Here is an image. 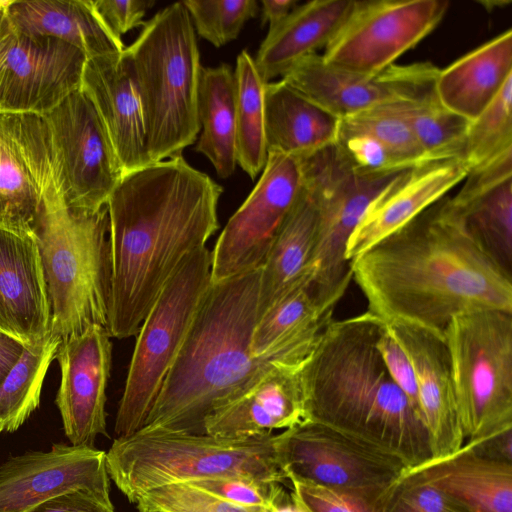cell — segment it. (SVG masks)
Returning a JSON list of instances; mask_svg holds the SVG:
<instances>
[{
  "label": "cell",
  "instance_id": "obj_3",
  "mask_svg": "<svg viewBox=\"0 0 512 512\" xmlns=\"http://www.w3.org/2000/svg\"><path fill=\"white\" fill-rule=\"evenodd\" d=\"M380 324L366 311L327 325L302 369L305 420L413 468L432 459L429 437L420 413L394 382L377 349Z\"/></svg>",
  "mask_w": 512,
  "mask_h": 512
},
{
  "label": "cell",
  "instance_id": "obj_40",
  "mask_svg": "<svg viewBox=\"0 0 512 512\" xmlns=\"http://www.w3.org/2000/svg\"><path fill=\"white\" fill-rule=\"evenodd\" d=\"M340 121L348 128L375 137L405 168L424 162L423 153L411 129L387 104L342 118Z\"/></svg>",
  "mask_w": 512,
  "mask_h": 512
},
{
  "label": "cell",
  "instance_id": "obj_49",
  "mask_svg": "<svg viewBox=\"0 0 512 512\" xmlns=\"http://www.w3.org/2000/svg\"><path fill=\"white\" fill-rule=\"evenodd\" d=\"M262 24L269 30L281 23L296 7L298 0H262Z\"/></svg>",
  "mask_w": 512,
  "mask_h": 512
},
{
  "label": "cell",
  "instance_id": "obj_29",
  "mask_svg": "<svg viewBox=\"0 0 512 512\" xmlns=\"http://www.w3.org/2000/svg\"><path fill=\"white\" fill-rule=\"evenodd\" d=\"M511 78L512 30L508 29L440 69L435 92L446 109L471 122Z\"/></svg>",
  "mask_w": 512,
  "mask_h": 512
},
{
  "label": "cell",
  "instance_id": "obj_38",
  "mask_svg": "<svg viewBox=\"0 0 512 512\" xmlns=\"http://www.w3.org/2000/svg\"><path fill=\"white\" fill-rule=\"evenodd\" d=\"M197 33L215 47L236 39L244 24L259 12L255 0L182 1Z\"/></svg>",
  "mask_w": 512,
  "mask_h": 512
},
{
  "label": "cell",
  "instance_id": "obj_50",
  "mask_svg": "<svg viewBox=\"0 0 512 512\" xmlns=\"http://www.w3.org/2000/svg\"><path fill=\"white\" fill-rule=\"evenodd\" d=\"M14 35V30L4 13V18L0 27V85L4 74L7 54L14 40Z\"/></svg>",
  "mask_w": 512,
  "mask_h": 512
},
{
  "label": "cell",
  "instance_id": "obj_6",
  "mask_svg": "<svg viewBox=\"0 0 512 512\" xmlns=\"http://www.w3.org/2000/svg\"><path fill=\"white\" fill-rule=\"evenodd\" d=\"M273 434L221 437L142 428L115 438L106 453L111 480L131 503L145 492L174 483L247 477L284 483Z\"/></svg>",
  "mask_w": 512,
  "mask_h": 512
},
{
  "label": "cell",
  "instance_id": "obj_1",
  "mask_svg": "<svg viewBox=\"0 0 512 512\" xmlns=\"http://www.w3.org/2000/svg\"><path fill=\"white\" fill-rule=\"evenodd\" d=\"M367 311L444 336L457 316L512 313V278L474 242L444 196L350 261Z\"/></svg>",
  "mask_w": 512,
  "mask_h": 512
},
{
  "label": "cell",
  "instance_id": "obj_20",
  "mask_svg": "<svg viewBox=\"0 0 512 512\" xmlns=\"http://www.w3.org/2000/svg\"><path fill=\"white\" fill-rule=\"evenodd\" d=\"M305 361L276 360L267 364L243 390L207 417L204 432L246 437L285 430L305 420Z\"/></svg>",
  "mask_w": 512,
  "mask_h": 512
},
{
  "label": "cell",
  "instance_id": "obj_33",
  "mask_svg": "<svg viewBox=\"0 0 512 512\" xmlns=\"http://www.w3.org/2000/svg\"><path fill=\"white\" fill-rule=\"evenodd\" d=\"M197 108L202 132L195 150L208 158L220 178L226 179L237 164L235 80L229 65L201 69Z\"/></svg>",
  "mask_w": 512,
  "mask_h": 512
},
{
  "label": "cell",
  "instance_id": "obj_48",
  "mask_svg": "<svg viewBox=\"0 0 512 512\" xmlns=\"http://www.w3.org/2000/svg\"><path fill=\"white\" fill-rule=\"evenodd\" d=\"M25 345L0 330V385L22 355Z\"/></svg>",
  "mask_w": 512,
  "mask_h": 512
},
{
  "label": "cell",
  "instance_id": "obj_31",
  "mask_svg": "<svg viewBox=\"0 0 512 512\" xmlns=\"http://www.w3.org/2000/svg\"><path fill=\"white\" fill-rule=\"evenodd\" d=\"M267 151L305 158L336 142L340 119L283 80L264 86Z\"/></svg>",
  "mask_w": 512,
  "mask_h": 512
},
{
  "label": "cell",
  "instance_id": "obj_18",
  "mask_svg": "<svg viewBox=\"0 0 512 512\" xmlns=\"http://www.w3.org/2000/svg\"><path fill=\"white\" fill-rule=\"evenodd\" d=\"M14 34L0 85V113L43 116L81 88L87 57L53 37Z\"/></svg>",
  "mask_w": 512,
  "mask_h": 512
},
{
  "label": "cell",
  "instance_id": "obj_35",
  "mask_svg": "<svg viewBox=\"0 0 512 512\" xmlns=\"http://www.w3.org/2000/svg\"><path fill=\"white\" fill-rule=\"evenodd\" d=\"M61 337L50 332L25 347L0 385V433L16 431L39 404L46 373L56 358Z\"/></svg>",
  "mask_w": 512,
  "mask_h": 512
},
{
  "label": "cell",
  "instance_id": "obj_46",
  "mask_svg": "<svg viewBox=\"0 0 512 512\" xmlns=\"http://www.w3.org/2000/svg\"><path fill=\"white\" fill-rule=\"evenodd\" d=\"M92 6L105 27L121 38L129 30L144 24L146 11L155 4L153 0H96Z\"/></svg>",
  "mask_w": 512,
  "mask_h": 512
},
{
  "label": "cell",
  "instance_id": "obj_22",
  "mask_svg": "<svg viewBox=\"0 0 512 512\" xmlns=\"http://www.w3.org/2000/svg\"><path fill=\"white\" fill-rule=\"evenodd\" d=\"M81 90L91 101L123 174L149 165L142 106L126 49L87 59Z\"/></svg>",
  "mask_w": 512,
  "mask_h": 512
},
{
  "label": "cell",
  "instance_id": "obj_27",
  "mask_svg": "<svg viewBox=\"0 0 512 512\" xmlns=\"http://www.w3.org/2000/svg\"><path fill=\"white\" fill-rule=\"evenodd\" d=\"M412 469L472 512H512V462L486 455L475 441Z\"/></svg>",
  "mask_w": 512,
  "mask_h": 512
},
{
  "label": "cell",
  "instance_id": "obj_9",
  "mask_svg": "<svg viewBox=\"0 0 512 512\" xmlns=\"http://www.w3.org/2000/svg\"><path fill=\"white\" fill-rule=\"evenodd\" d=\"M465 441L512 428V313L480 310L444 330Z\"/></svg>",
  "mask_w": 512,
  "mask_h": 512
},
{
  "label": "cell",
  "instance_id": "obj_39",
  "mask_svg": "<svg viewBox=\"0 0 512 512\" xmlns=\"http://www.w3.org/2000/svg\"><path fill=\"white\" fill-rule=\"evenodd\" d=\"M375 512H472L454 497L407 468L378 502Z\"/></svg>",
  "mask_w": 512,
  "mask_h": 512
},
{
  "label": "cell",
  "instance_id": "obj_42",
  "mask_svg": "<svg viewBox=\"0 0 512 512\" xmlns=\"http://www.w3.org/2000/svg\"><path fill=\"white\" fill-rule=\"evenodd\" d=\"M228 502L271 509L286 495L281 483L247 477H223L188 483Z\"/></svg>",
  "mask_w": 512,
  "mask_h": 512
},
{
  "label": "cell",
  "instance_id": "obj_10",
  "mask_svg": "<svg viewBox=\"0 0 512 512\" xmlns=\"http://www.w3.org/2000/svg\"><path fill=\"white\" fill-rule=\"evenodd\" d=\"M298 160L302 185L313 197L317 214L313 286L321 300L337 303L352 280L346 259L352 233L371 202L404 170L359 172L335 143Z\"/></svg>",
  "mask_w": 512,
  "mask_h": 512
},
{
  "label": "cell",
  "instance_id": "obj_12",
  "mask_svg": "<svg viewBox=\"0 0 512 512\" xmlns=\"http://www.w3.org/2000/svg\"><path fill=\"white\" fill-rule=\"evenodd\" d=\"M43 117L66 205L106 206L124 174L91 101L80 88Z\"/></svg>",
  "mask_w": 512,
  "mask_h": 512
},
{
  "label": "cell",
  "instance_id": "obj_36",
  "mask_svg": "<svg viewBox=\"0 0 512 512\" xmlns=\"http://www.w3.org/2000/svg\"><path fill=\"white\" fill-rule=\"evenodd\" d=\"M387 106L411 129L424 161L464 160L470 121L446 109L437 95L419 101H399Z\"/></svg>",
  "mask_w": 512,
  "mask_h": 512
},
{
  "label": "cell",
  "instance_id": "obj_2",
  "mask_svg": "<svg viewBox=\"0 0 512 512\" xmlns=\"http://www.w3.org/2000/svg\"><path fill=\"white\" fill-rule=\"evenodd\" d=\"M223 188L182 154L125 174L107 201L111 255L108 331L137 335L184 258L218 230Z\"/></svg>",
  "mask_w": 512,
  "mask_h": 512
},
{
  "label": "cell",
  "instance_id": "obj_37",
  "mask_svg": "<svg viewBox=\"0 0 512 512\" xmlns=\"http://www.w3.org/2000/svg\"><path fill=\"white\" fill-rule=\"evenodd\" d=\"M512 150V78L496 98L469 123L464 161L469 171Z\"/></svg>",
  "mask_w": 512,
  "mask_h": 512
},
{
  "label": "cell",
  "instance_id": "obj_14",
  "mask_svg": "<svg viewBox=\"0 0 512 512\" xmlns=\"http://www.w3.org/2000/svg\"><path fill=\"white\" fill-rule=\"evenodd\" d=\"M302 188L299 160L269 150L263 173L211 252V283L259 269Z\"/></svg>",
  "mask_w": 512,
  "mask_h": 512
},
{
  "label": "cell",
  "instance_id": "obj_45",
  "mask_svg": "<svg viewBox=\"0 0 512 512\" xmlns=\"http://www.w3.org/2000/svg\"><path fill=\"white\" fill-rule=\"evenodd\" d=\"M376 346L392 379L421 415L416 377L412 364L383 321H381L379 327Z\"/></svg>",
  "mask_w": 512,
  "mask_h": 512
},
{
  "label": "cell",
  "instance_id": "obj_28",
  "mask_svg": "<svg viewBox=\"0 0 512 512\" xmlns=\"http://www.w3.org/2000/svg\"><path fill=\"white\" fill-rule=\"evenodd\" d=\"M355 0H314L297 7L261 43L255 68L263 83L283 76L302 59L325 48L342 27Z\"/></svg>",
  "mask_w": 512,
  "mask_h": 512
},
{
  "label": "cell",
  "instance_id": "obj_43",
  "mask_svg": "<svg viewBox=\"0 0 512 512\" xmlns=\"http://www.w3.org/2000/svg\"><path fill=\"white\" fill-rule=\"evenodd\" d=\"M335 145L349 164L359 172L385 173L408 169L375 137L348 128L341 121Z\"/></svg>",
  "mask_w": 512,
  "mask_h": 512
},
{
  "label": "cell",
  "instance_id": "obj_32",
  "mask_svg": "<svg viewBox=\"0 0 512 512\" xmlns=\"http://www.w3.org/2000/svg\"><path fill=\"white\" fill-rule=\"evenodd\" d=\"M316 222L314 199L302 185L261 266L259 316L289 290L312 281Z\"/></svg>",
  "mask_w": 512,
  "mask_h": 512
},
{
  "label": "cell",
  "instance_id": "obj_44",
  "mask_svg": "<svg viewBox=\"0 0 512 512\" xmlns=\"http://www.w3.org/2000/svg\"><path fill=\"white\" fill-rule=\"evenodd\" d=\"M291 498L303 512H375L342 493L311 482L291 479Z\"/></svg>",
  "mask_w": 512,
  "mask_h": 512
},
{
  "label": "cell",
  "instance_id": "obj_26",
  "mask_svg": "<svg viewBox=\"0 0 512 512\" xmlns=\"http://www.w3.org/2000/svg\"><path fill=\"white\" fill-rule=\"evenodd\" d=\"M336 304L321 300L312 281L289 290L258 317L252 336L253 355L274 360H306L333 320Z\"/></svg>",
  "mask_w": 512,
  "mask_h": 512
},
{
  "label": "cell",
  "instance_id": "obj_11",
  "mask_svg": "<svg viewBox=\"0 0 512 512\" xmlns=\"http://www.w3.org/2000/svg\"><path fill=\"white\" fill-rule=\"evenodd\" d=\"M277 463L287 481L321 485L374 510L409 468L398 458L310 420L273 436Z\"/></svg>",
  "mask_w": 512,
  "mask_h": 512
},
{
  "label": "cell",
  "instance_id": "obj_30",
  "mask_svg": "<svg viewBox=\"0 0 512 512\" xmlns=\"http://www.w3.org/2000/svg\"><path fill=\"white\" fill-rule=\"evenodd\" d=\"M5 14L15 33L62 40L87 59L125 49L121 38L102 23L91 0L11 1Z\"/></svg>",
  "mask_w": 512,
  "mask_h": 512
},
{
  "label": "cell",
  "instance_id": "obj_34",
  "mask_svg": "<svg viewBox=\"0 0 512 512\" xmlns=\"http://www.w3.org/2000/svg\"><path fill=\"white\" fill-rule=\"evenodd\" d=\"M234 80L237 164L255 179L268 156L264 123L265 83L246 50L237 57Z\"/></svg>",
  "mask_w": 512,
  "mask_h": 512
},
{
  "label": "cell",
  "instance_id": "obj_52",
  "mask_svg": "<svg viewBox=\"0 0 512 512\" xmlns=\"http://www.w3.org/2000/svg\"><path fill=\"white\" fill-rule=\"evenodd\" d=\"M5 13V12H4ZM4 13L3 15L0 17V27H1V24H2V21H3V18H4Z\"/></svg>",
  "mask_w": 512,
  "mask_h": 512
},
{
  "label": "cell",
  "instance_id": "obj_5",
  "mask_svg": "<svg viewBox=\"0 0 512 512\" xmlns=\"http://www.w3.org/2000/svg\"><path fill=\"white\" fill-rule=\"evenodd\" d=\"M51 308V331L61 340L91 326L108 329L111 255L107 206L69 208L59 188L43 198L33 226Z\"/></svg>",
  "mask_w": 512,
  "mask_h": 512
},
{
  "label": "cell",
  "instance_id": "obj_13",
  "mask_svg": "<svg viewBox=\"0 0 512 512\" xmlns=\"http://www.w3.org/2000/svg\"><path fill=\"white\" fill-rule=\"evenodd\" d=\"M448 5L445 0H355L321 56L348 72L378 73L430 34Z\"/></svg>",
  "mask_w": 512,
  "mask_h": 512
},
{
  "label": "cell",
  "instance_id": "obj_21",
  "mask_svg": "<svg viewBox=\"0 0 512 512\" xmlns=\"http://www.w3.org/2000/svg\"><path fill=\"white\" fill-rule=\"evenodd\" d=\"M414 369L419 408L432 459L457 451L465 442L457 410L444 336L408 323L384 322Z\"/></svg>",
  "mask_w": 512,
  "mask_h": 512
},
{
  "label": "cell",
  "instance_id": "obj_8",
  "mask_svg": "<svg viewBox=\"0 0 512 512\" xmlns=\"http://www.w3.org/2000/svg\"><path fill=\"white\" fill-rule=\"evenodd\" d=\"M210 284L211 251L204 246L184 258L161 290L137 333L116 413V438L144 426Z\"/></svg>",
  "mask_w": 512,
  "mask_h": 512
},
{
  "label": "cell",
  "instance_id": "obj_15",
  "mask_svg": "<svg viewBox=\"0 0 512 512\" xmlns=\"http://www.w3.org/2000/svg\"><path fill=\"white\" fill-rule=\"evenodd\" d=\"M439 70L432 63L419 62L358 74L336 68L313 54L296 63L281 80L342 119L389 103L436 96Z\"/></svg>",
  "mask_w": 512,
  "mask_h": 512
},
{
  "label": "cell",
  "instance_id": "obj_53",
  "mask_svg": "<svg viewBox=\"0 0 512 512\" xmlns=\"http://www.w3.org/2000/svg\"><path fill=\"white\" fill-rule=\"evenodd\" d=\"M143 512H162V511H157V510H148V511H143Z\"/></svg>",
  "mask_w": 512,
  "mask_h": 512
},
{
  "label": "cell",
  "instance_id": "obj_16",
  "mask_svg": "<svg viewBox=\"0 0 512 512\" xmlns=\"http://www.w3.org/2000/svg\"><path fill=\"white\" fill-rule=\"evenodd\" d=\"M55 188L59 184L44 117L0 113V228L33 233L43 198Z\"/></svg>",
  "mask_w": 512,
  "mask_h": 512
},
{
  "label": "cell",
  "instance_id": "obj_47",
  "mask_svg": "<svg viewBox=\"0 0 512 512\" xmlns=\"http://www.w3.org/2000/svg\"><path fill=\"white\" fill-rule=\"evenodd\" d=\"M29 512H115V509L110 499L81 489L51 498Z\"/></svg>",
  "mask_w": 512,
  "mask_h": 512
},
{
  "label": "cell",
  "instance_id": "obj_24",
  "mask_svg": "<svg viewBox=\"0 0 512 512\" xmlns=\"http://www.w3.org/2000/svg\"><path fill=\"white\" fill-rule=\"evenodd\" d=\"M0 330L26 347L51 332V308L33 233L0 228Z\"/></svg>",
  "mask_w": 512,
  "mask_h": 512
},
{
  "label": "cell",
  "instance_id": "obj_19",
  "mask_svg": "<svg viewBox=\"0 0 512 512\" xmlns=\"http://www.w3.org/2000/svg\"><path fill=\"white\" fill-rule=\"evenodd\" d=\"M108 329L91 326L61 340L56 358L60 384L56 395L66 437L73 446L94 447L106 433V388L112 343Z\"/></svg>",
  "mask_w": 512,
  "mask_h": 512
},
{
  "label": "cell",
  "instance_id": "obj_17",
  "mask_svg": "<svg viewBox=\"0 0 512 512\" xmlns=\"http://www.w3.org/2000/svg\"><path fill=\"white\" fill-rule=\"evenodd\" d=\"M81 489L110 499L106 452L54 444L47 452L30 451L0 466V512H29L51 498Z\"/></svg>",
  "mask_w": 512,
  "mask_h": 512
},
{
  "label": "cell",
  "instance_id": "obj_41",
  "mask_svg": "<svg viewBox=\"0 0 512 512\" xmlns=\"http://www.w3.org/2000/svg\"><path fill=\"white\" fill-rule=\"evenodd\" d=\"M139 512H267L261 507L234 504L188 483H174L145 492L135 503Z\"/></svg>",
  "mask_w": 512,
  "mask_h": 512
},
{
  "label": "cell",
  "instance_id": "obj_25",
  "mask_svg": "<svg viewBox=\"0 0 512 512\" xmlns=\"http://www.w3.org/2000/svg\"><path fill=\"white\" fill-rule=\"evenodd\" d=\"M451 203L477 246L512 278V150L470 170Z\"/></svg>",
  "mask_w": 512,
  "mask_h": 512
},
{
  "label": "cell",
  "instance_id": "obj_23",
  "mask_svg": "<svg viewBox=\"0 0 512 512\" xmlns=\"http://www.w3.org/2000/svg\"><path fill=\"white\" fill-rule=\"evenodd\" d=\"M469 172L464 160L424 161L402 171L371 202L352 233L346 259L367 251L446 196Z\"/></svg>",
  "mask_w": 512,
  "mask_h": 512
},
{
  "label": "cell",
  "instance_id": "obj_51",
  "mask_svg": "<svg viewBox=\"0 0 512 512\" xmlns=\"http://www.w3.org/2000/svg\"><path fill=\"white\" fill-rule=\"evenodd\" d=\"M267 512H303L292 500L291 495H286L277 505Z\"/></svg>",
  "mask_w": 512,
  "mask_h": 512
},
{
  "label": "cell",
  "instance_id": "obj_4",
  "mask_svg": "<svg viewBox=\"0 0 512 512\" xmlns=\"http://www.w3.org/2000/svg\"><path fill=\"white\" fill-rule=\"evenodd\" d=\"M260 275L261 267L210 284L142 428L204 434L207 417L276 361L251 348Z\"/></svg>",
  "mask_w": 512,
  "mask_h": 512
},
{
  "label": "cell",
  "instance_id": "obj_7",
  "mask_svg": "<svg viewBox=\"0 0 512 512\" xmlns=\"http://www.w3.org/2000/svg\"><path fill=\"white\" fill-rule=\"evenodd\" d=\"M133 68L151 163L182 154L200 131L196 33L183 2L156 13L125 47Z\"/></svg>",
  "mask_w": 512,
  "mask_h": 512
}]
</instances>
